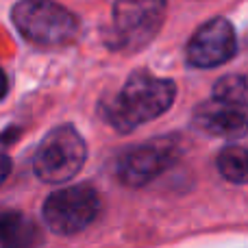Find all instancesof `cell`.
I'll return each instance as SVG.
<instances>
[{
	"label": "cell",
	"instance_id": "obj_10",
	"mask_svg": "<svg viewBox=\"0 0 248 248\" xmlns=\"http://www.w3.org/2000/svg\"><path fill=\"white\" fill-rule=\"evenodd\" d=\"M218 170L227 181L235 185H244L248 179L246 172V150L244 146L233 144L220 150L218 155Z\"/></svg>",
	"mask_w": 248,
	"mask_h": 248
},
{
	"label": "cell",
	"instance_id": "obj_2",
	"mask_svg": "<svg viewBox=\"0 0 248 248\" xmlns=\"http://www.w3.org/2000/svg\"><path fill=\"white\" fill-rule=\"evenodd\" d=\"M11 22L26 42L44 48L70 44L78 33L77 16L55 0H17Z\"/></svg>",
	"mask_w": 248,
	"mask_h": 248
},
{
	"label": "cell",
	"instance_id": "obj_7",
	"mask_svg": "<svg viewBox=\"0 0 248 248\" xmlns=\"http://www.w3.org/2000/svg\"><path fill=\"white\" fill-rule=\"evenodd\" d=\"M237 52L235 29L227 17L218 16L207 20L196 33L192 35L185 50V59L192 68L209 70L231 61Z\"/></svg>",
	"mask_w": 248,
	"mask_h": 248
},
{
	"label": "cell",
	"instance_id": "obj_1",
	"mask_svg": "<svg viewBox=\"0 0 248 248\" xmlns=\"http://www.w3.org/2000/svg\"><path fill=\"white\" fill-rule=\"evenodd\" d=\"M174 98V81L155 77L146 70H137L126 78L122 90L103 105V116L116 131L131 133L166 113Z\"/></svg>",
	"mask_w": 248,
	"mask_h": 248
},
{
	"label": "cell",
	"instance_id": "obj_12",
	"mask_svg": "<svg viewBox=\"0 0 248 248\" xmlns=\"http://www.w3.org/2000/svg\"><path fill=\"white\" fill-rule=\"evenodd\" d=\"M9 174H11V159L4 153H0V185L9 179Z\"/></svg>",
	"mask_w": 248,
	"mask_h": 248
},
{
	"label": "cell",
	"instance_id": "obj_5",
	"mask_svg": "<svg viewBox=\"0 0 248 248\" xmlns=\"http://www.w3.org/2000/svg\"><path fill=\"white\" fill-rule=\"evenodd\" d=\"M166 20V0H116L111 46L120 50L146 48Z\"/></svg>",
	"mask_w": 248,
	"mask_h": 248
},
{
	"label": "cell",
	"instance_id": "obj_11",
	"mask_svg": "<svg viewBox=\"0 0 248 248\" xmlns=\"http://www.w3.org/2000/svg\"><path fill=\"white\" fill-rule=\"evenodd\" d=\"M211 100L231 105V107L246 109V78L242 74H231V77H222L211 90Z\"/></svg>",
	"mask_w": 248,
	"mask_h": 248
},
{
	"label": "cell",
	"instance_id": "obj_8",
	"mask_svg": "<svg viewBox=\"0 0 248 248\" xmlns=\"http://www.w3.org/2000/svg\"><path fill=\"white\" fill-rule=\"evenodd\" d=\"M194 126L216 137L242 135L246 128V109L209 98L194 109Z\"/></svg>",
	"mask_w": 248,
	"mask_h": 248
},
{
	"label": "cell",
	"instance_id": "obj_4",
	"mask_svg": "<svg viewBox=\"0 0 248 248\" xmlns=\"http://www.w3.org/2000/svg\"><path fill=\"white\" fill-rule=\"evenodd\" d=\"M183 148L185 144L179 135H163L140 141L118 157V181L126 187H144L170 166H174L183 155Z\"/></svg>",
	"mask_w": 248,
	"mask_h": 248
},
{
	"label": "cell",
	"instance_id": "obj_6",
	"mask_svg": "<svg viewBox=\"0 0 248 248\" xmlns=\"http://www.w3.org/2000/svg\"><path fill=\"white\" fill-rule=\"evenodd\" d=\"M100 214V196L90 183L52 192L44 202V222L57 235H74L87 229Z\"/></svg>",
	"mask_w": 248,
	"mask_h": 248
},
{
	"label": "cell",
	"instance_id": "obj_9",
	"mask_svg": "<svg viewBox=\"0 0 248 248\" xmlns=\"http://www.w3.org/2000/svg\"><path fill=\"white\" fill-rule=\"evenodd\" d=\"M42 231L20 211H0V248H35Z\"/></svg>",
	"mask_w": 248,
	"mask_h": 248
},
{
	"label": "cell",
	"instance_id": "obj_13",
	"mask_svg": "<svg viewBox=\"0 0 248 248\" xmlns=\"http://www.w3.org/2000/svg\"><path fill=\"white\" fill-rule=\"evenodd\" d=\"M7 94H9V78H7V74H4V70L0 68V100Z\"/></svg>",
	"mask_w": 248,
	"mask_h": 248
},
{
	"label": "cell",
	"instance_id": "obj_3",
	"mask_svg": "<svg viewBox=\"0 0 248 248\" xmlns=\"http://www.w3.org/2000/svg\"><path fill=\"white\" fill-rule=\"evenodd\" d=\"M87 159V146L83 135L72 124L52 128L42 140L33 157V170L44 183H65L81 172Z\"/></svg>",
	"mask_w": 248,
	"mask_h": 248
}]
</instances>
